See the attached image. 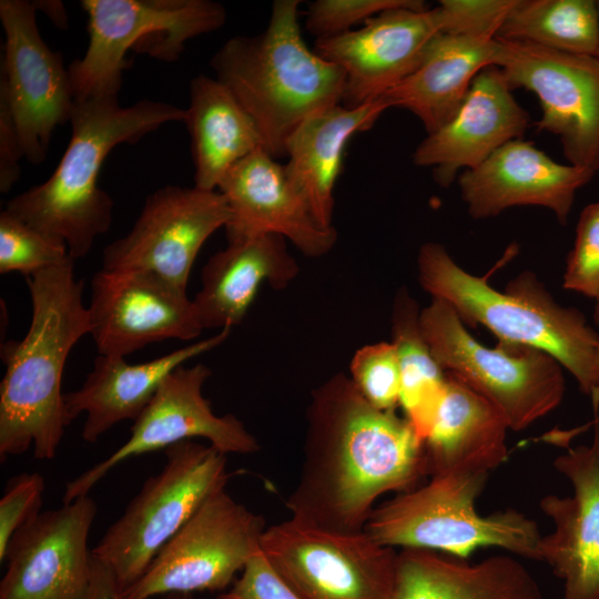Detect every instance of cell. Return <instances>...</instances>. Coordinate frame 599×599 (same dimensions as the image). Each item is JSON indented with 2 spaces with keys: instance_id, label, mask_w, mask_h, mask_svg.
Here are the masks:
<instances>
[{
  "instance_id": "obj_1",
  "label": "cell",
  "mask_w": 599,
  "mask_h": 599,
  "mask_svg": "<svg viewBox=\"0 0 599 599\" xmlns=\"http://www.w3.org/2000/svg\"><path fill=\"white\" fill-rule=\"evenodd\" d=\"M425 476L424 443L408 420L372 406L337 373L312 392L302 469L286 507L322 527L364 530L380 496L408 491Z\"/></svg>"
},
{
  "instance_id": "obj_2",
  "label": "cell",
  "mask_w": 599,
  "mask_h": 599,
  "mask_svg": "<svg viewBox=\"0 0 599 599\" xmlns=\"http://www.w3.org/2000/svg\"><path fill=\"white\" fill-rule=\"evenodd\" d=\"M73 267L71 262L26 277L30 326L22 339L1 345V463L31 446L34 458L53 459L70 425L61 392L63 369L71 349L91 328L83 280L75 278Z\"/></svg>"
},
{
  "instance_id": "obj_3",
  "label": "cell",
  "mask_w": 599,
  "mask_h": 599,
  "mask_svg": "<svg viewBox=\"0 0 599 599\" xmlns=\"http://www.w3.org/2000/svg\"><path fill=\"white\" fill-rule=\"evenodd\" d=\"M185 116V109L162 101L141 100L130 106L120 105L118 98L75 101L71 138L55 170L8 201L4 210L63 241L74 261L84 257L112 224L113 200L98 186L105 158L116 145L134 144Z\"/></svg>"
},
{
  "instance_id": "obj_4",
  "label": "cell",
  "mask_w": 599,
  "mask_h": 599,
  "mask_svg": "<svg viewBox=\"0 0 599 599\" xmlns=\"http://www.w3.org/2000/svg\"><path fill=\"white\" fill-rule=\"evenodd\" d=\"M300 0H275L268 23L255 35L224 42L210 63L254 120L264 150L285 158V144L309 115L342 104L346 74L307 47L298 22Z\"/></svg>"
},
{
  "instance_id": "obj_5",
  "label": "cell",
  "mask_w": 599,
  "mask_h": 599,
  "mask_svg": "<svg viewBox=\"0 0 599 599\" xmlns=\"http://www.w3.org/2000/svg\"><path fill=\"white\" fill-rule=\"evenodd\" d=\"M417 271L424 291L451 306L464 323L484 326L498 342L551 355L591 395L599 334L579 309L557 303L534 273H520L499 291L464 270L436 242L420 246Z\"/></svg>"
},
{
  "instance_id": "obj_6",
  "label": "cell",
  "mask_w": 599,
  "mask_h": 599,
  "mask_svg": "<svg viewBox=\"0 0 599 599\" xmlns=\"http://www.w3.org/2000/svg\"><path fill=\"white\" fill-rule=\"evenodd\" d=\"M489 474L455 471L430 476L420 487L377 506L365 530L392 548H415L468 559L477 549L496 547L538 560L541 534L535 520L507 508L489 515L476 509Z\"/></svg>"
},
{
  "instance_id": "obj_7",
  "label": "cell",
  "mask_w": 599,
  "mask_h": 599,
  "mask_svg": "<svg viewBox=\"0 0 599 599\" xmlns=\"http://www.w3.org/2000/svg\"><path fill=\"white\" fill-rule=\"evenodd\" d=\"M81 7L89 44L68 67L75 101L118 98L129 50L173 62L187 41L219 30L227 17L212 0H82Z\"/></svg>"
},
{
  "instance_id": "obj_8",
  "label": "cell",
  "mask_w": 599,
  "mask_h": 599,
  "mask_svg": "<svg viewBox=\"0 0 599 599\" xmlns=\"http://www.w3.org/2000/svg\"><path fill=\"white\" fill-rule=\"evenodd\" d=\"M420 327L440 367L488 399L510 430L529 427L562 402L565 368L551 355L506 342L487 347L438 298L420 309Z\"/></svg>"
},
{
  "instance_id": "obj_9",
  "label": "cell",
  "mask_w": 599,
  "mask_h": 599,
  "mask_svg": "<svg viewBox=\"0 0 599 599\" xmlns=\"http://www.w3.org/2000/svg\"><path fill=\"white\" fill-rule=\"evenodd\" d=\"M164 454L160 473L144 481L91 550L123 589L143 575L162 546L230 480L226 454L210 444L183 440Z\"/></svg>"
},
{
  "instance_id": "obj_10",
  "label": "cell",
  "mask_w": 599,
  "mask_h": 599,
  "mask_svg": "<svg viewBox=\"0 0 599 599\" xmlns=\"http://www.w3.org/2000/svg\"><path fill=\"white\" fill-rule=\"evenodd\" d=\"M261 551L303 599H394L398 551L365 529L336 530L291 516L265 528Z\"/></svg>"
},
{
  "instance_id": "obj_11",
  "label": "cell",
  "mask_w": 599,
  "mask_h": 599,
  "mask_svg": "<svg viewBox=\"0 0 599 599\" xmlns=\"http://www.w3.org/2000/svg\"><path fill=\"white\" fill-rule=\"evenodd\" d=\"M265 519L222 488L162 546L123 599L222 591L261 551Z\"/></svg>"
},
{
  "instance_id": "obj_12",
  "label": "cell",
  "mask_w": 599,
  "mask_h": 599,
  "mask_svg": "<svg viewBox=\"0 0 599 599\" xmlns=\"http://www.w3.org/2000/svg\"><path fill=\"white\" fill-rule=\"evenodd\" d=\"M498 40L496 67L509 87L540 104L537 131L558 136L568 163L599 171V60L537 44Z\"/></svg>"
},
{
  "instance_id": "obj_13",
  "label": "cell",
  "mask_w": 599,
  "mask_h": 599,
  "mask_svg": "<svg viewBox=\"0 0 599 599\" xmlns=\"http://www.w3.org/2000/svg\"><path fill=\"white\" fill-rule=\"evenodd\" d=\"M211 369L202 363L179 366L161 383L133 422L130 438L109 457L67 483L62 502L90 495L92 488L128 458L203 438L224 454H254L260 444L234 415L217 416L203 395Z\"/></svg>"
},
{
  "instance_id": "obj_14",
  "label": "cell",
  "mask_w": 599,
  "mask_h": 599,
  "mask_svg": "<svg viewBox=\"0 0 599 599\" xmlns=\"http://www.w3.org/2000/svg\"><path fill=\"white\" fill-rule=\"evenodd\" d=\"M32 1L1 0L4 33L0 94L10 109L24 159L41 164L54 129L70 121L75 103L60 52L43 41Z\"/></svg>"
},
{
  "instance_id": "obj_15",
  "label": "cell",
  "mask_w": 599,
  "mask_h": 599,
  "mask_svg": "<svg viewBox=\"0 0 599 599\" xmlns=\"http://www.w3.org/2000/svg\"><path fill=\"white\" fill-rule=\"evenodd\" d=\"M229 220L217 190L161 187L148 195L132 229L104 247L101 270L150 272L186 290L201 247Z\"/></svg>"
},
{
  "instance_id": "obj_16",
  "label": "cell",
  "mask_w": 599,
  "mask_h": 599,
  "mask_svg": "<svg viewBox=\"0 0 599 599\" xmlns=\"http://www.w3.org/2000/svg\"><path fill=\"white\" fill-rule=\"evenodd\" d=\"M90 495L39 512L10 539L0 599H83L90 583L88 539L97 515Z\"/></svg>"
},
{
  "instance_id": "obj_17",
  "label": "cell",
  "mask_w": 599,
  "mask_h": 599,
  "mask_svg": "<svg viewBox=\"0 0 599 599\" xmlns=\"http://www.w3.org/2000/svg\"><path fill=\"white\" fill-rule=\"evenodd\" d=\"M90 335L100 355L125 357L203 331L186 290L143 271H98L91 280Z\"/></svg>"
},
{
  "instance_id": "obj_18",
  "label": "cell",
  "mask_w": 599,
  "mask_h": 599,
  "mask_svg": "<svg viewBox=\"0 0 599 599\" xmlns=\"http://www.w3.org/2000/svg\"><path fill=\"white\" fill-rule=\"evenodd\" d=\"M439 32L437 7L396 8L368 19L358 29L317 39L314 50L344 69L342 104L356 108L378 100L413 73Z\"/></svg>"
},
{
  "instance_id": "obj_19",
  "label": "cell",
  "mask_w": 599,
  "mask_h": 599,
  "mask_svg": "<svg viewBox=\"0 0 599 599\" xmlns=\"http://www.w3.org/2000/svg\"><path fill=\"white\" fill-rule=\"evenodd\" d=\"M554 466L570 481L572 495L540 500L554 529L541 536L538 560L562 580V599H599V410L591 443L568 448Z\"/></svg>"
},
{
  "instance_id": "obj_20",
  "label": "cell",
  "mask_w": 599,
  "mask_h": 599,
  "mask_svg": "<svg viewBox=\"0 0 599 599\" xmlns=\"http://www.w3.org/2000/svg\"><path fill=\"white\" fill-rule=\"evenodd\" d=\"M217 191L230 209L224 227L229 243L274 234L290 240L308 257L323 256L336 244L335 227H325L315 220L284 164L264 149L237 162Z\"/></svg>"
},
{
  "instance_id": "obj_21",
  "label": "cell",
  "mask_w": 599,
  "mask_h": 599,
  "mask_svg": "<svg viewBox=\"0 0 599 599\" xmlns=\"http://www.w3.org/2000/svg\"><path fill=\"white\" fill-rule=\"evenodd\" d=\"M590 170L552 160L530 141L512 140L480 165L457 177L460 197L475 220L514 206H541L568 222L576 194L593 176Z\"/></svg>"
},
{
  "instance_id": "obj_22",
  "label": "cell",
  "mask_w": 599,
  "mask_h": 599,
  "mask_svg": "<svg viewBox=\"0 0 599 599\" xmlns=\"http://www.w3.org/2000/svg\"><path fill=\"white\" fill-rule=\"evenodd\" d=\"M511 91L498 67L481 70L454 118L417 145L413 163L432 167L435 182L448 187L504 144L522 139L529 115Z\"/></svg>"
},
{
  "instance_id": "obj_23",
  "label": "cell",
  "mask_w": 599,
  "mask_h": 599,
  "mask_svg": "<svg viewBox=\"0 0 599 599\" xmlns=\"http://www.w3.org/2000/svg\"><path fill=\"white\" fill-rule=\"evenodd\" d=\"M231 329L223 328L209 338L139 364H129L122 356L99 354L83 384L64 394L69 422L85 413L81 436L89 444L97 443L118 423L134 422L172 370L220 346Z\"/></svg>"
},
{
  "instance_id": "obj_24",
  "label": "cell",
  "mask_w": 599,
  "mask_h": 599,
  "mask_svg": "<svg viewBox=\"0 0 599 599\" xmlns=\"http://www.w3.org/2000/svg\"><path fill=\"white\" fill-rule=\"evenodd\" d=\"M300 272L283 236L267 234L232 242L202 270V287L192 300L203 329L242 323L263 283L286 287Z\"/></svg>"
},
{
  "instance_id": "obj_25",
  "label": "cell",
  "mask_w": 599,
  "mask_h": 599,
  "mask_svg": "<svg viewBox=\"0 0 599 599\" xmlns=\"http://www.w3.org/2000/svg\"><path fill=\"white\" fill-rule=\"evenodd\" d=\"M497 53L495 35L439 32L414 72L380 98L413 113L433 133L458 112L476 75L496 65Z\"/></svg>"
},
{
  "instance_id": "obj_26",
  "label": "cell",
  "mask_w": 599,
  "mask_h": 599,
  "mask_svg": "<svg viewBox=\"0 0 599 599\" xmlns=\"http://www.w3.org/2000/svg\"><path fill=\"white\" fill-rule=\"evenodd\" d=\"M387 109L382 98L356 108L337 104L309 115L287 139L286 174L321 225L333 226L334 190L348 141Z\"/></svg>"
},
{
  "instance_id": "obj_27",
  "label": "cell",
  "mask_w": 599,
  "mask_h": 599,
  "mask_svg": "<svg viewBox=\"0 0 599 599\" xmlns=\"http://www.w3.org/2000/svg\"><path fill=\"white\" fill-rule=\"evenodd\" d=\"M394 599H542L540 586L514 556L479 562L437 551H398Z\"/></svg>"
},
{
  "instance_id": "obj_28",
  "label": "cell",
  "mask_w": 599,
  "mask_h": 599,
  "mask_svg": "<svg viewBox=\"0 0 599 599\" xmlns=\"http://www.w3.org/2000/svg\"><path fill=\"white\" fill-rule=\"evenodd\" d=\"M508 430L502 414L488 399L447 373L441 403L424 441L428 476L489 474L508 458Z\"/></svg>"
},
{
  "instance_id": "obj_29",
  "label": "cell",
  "mask_w": 599,
  "mask_h": 599,
  "mask_svg": "<svg viewBox=\"0 0 599 599\" xmlns=\"http://www.w3.org/2000/svg\"><path fill=\"white\" fill-rule=\"evenodd\" d=\"M189 97L184 123L190 134L194 186L217 190L237 162L264 149L263 139L251 115L216 78L194 77Z\"/></svg>"
},
{
  "instance_id": "obj_30",
  "label": "cell",
  "mask_w": 599,
  "mask_h": 599,
  "mask_svg": "<svg viewBox=\"0 0 599 599\" xmlns=\"http://www.w3.org/2000/svg\"><path fill=\"white\" fill-rule=\"evenodd\" d=\"M392 336L400 369L399 406L424 443L441 403L447 373L430 352L420 327V308L406 287L394 298Z\"/></svg>"
},
{
  "instance_id": "obj_31",
  "label": "cell",
  "mask_w": 599,
  "mask_h": 599,
  "mask_svg": "<svg viewBox=\"0 0 599 599\" xmlns=\"http://www.w3.org/2000/svg\"><path fill=\"white\" fill-rule=\"evenodd\" d=\"M496 38L595 55L599 44L598 1L516 0Z\"/></svg>"
},
{
  "instance_id": "obj_32",
  "label": "cell",
  "mask_w": 599,
  "mask_h": 599,
  "mask_svg": "<svg viewBox=\"0 0 599 599\" xmlns=\"http://www.w3.org/2000/svg\"><path fill=\"white\" fill-rule=\"evenodd\" d=\"M74 262L65 243L32 227L6 210L0 213V273L35 272Z\"/></svg>"
},
{
  "instance_id": "obj_33",
  "label": "cell",
  "mask_w": 599,
  "mask_h": 599,
  "mask_svg": "<svg viewBox=\"0 0 599 599\" xmlns=\"http://www.w3.org/2000/svg\"><path fill=\"white\" fill-rule=\"evenodd\" d=\"M351 380L375 408L395 410L400 398V369L393 342L368 344L356 351L349 364Z\"/></svg>"
},
{
  "instance_id": "obj_34",
  "label": "cell",
  "mask_w": 599,
  "mask_h": 599,
  "mask_svg": "<svg viewBox=\"0 0 599 599\" xmlns=\"http://www.w3.org/2000/svg\"><path fill=\"white\" fill-rule=\"evenodd\" d=\"M427 8L422 0H316L305 12V28L317 39L343 34L396 8Z\"/></svg>"
},
{
  "instance_id": "obj_35",
  "label": "cell",
  "mask_w": 599,
  "mask_h": 599,
  "mask_svg": "<svg viewBox=\"0 0 599 599\" xmlns=\"http://www.w3.org/2000/svg\"><path fill=\"white\" fill-rule=\"evenodd\" d=\"M562 286L593 300L599 295V201L585 206L579 215Z\"/></svg>"
},
{
  "instance_id": "obj_36",
  "label": "cell",
  "mask_w": 599,
  "mask_h": 599,
  "mask_svg": "<svg viewBox=\"0 0 599 599\" xmlns=\"http://www.w3.org/2000/svg\"><path fill=\"white\" fill-rule=\"evenodd\" d=\"M44 479L38 473L12 477L0 499V561L12 536L41 512Z\"/></svg>"
},
{
  "instance_id": "obj_37",
  "label": "cell",
  "mask_w": 599,
  "mask_h": 599,
  "mask_svg": "<svg viewBox=\"0 0 599 599\" xmlns=\"http://www.w3.org/2000/svg\"><path fill=\"white\" fill-rule=\"evenodd\" d=\"M516 0H440L441 32L497 34Z\"/></svg>"
},
{
  "instance_id": "obj_38",
  "label": "cell",
  "mask_w": 599,
  "mask_h": 599,
  "mask_svg": "<svg viewBox=\"0 0 599 599\" xmlns=\"http://www.w3.org/2000/svg\"><path fill=\"white\" fill-rule=\"evenodd\" d=\"M216 599H303L274 571L262 551Z\"/></svg>"
},
{
  "instance_id": "obj_39",
  "label": "cell",
  "mask_w": 599,
  "mask_h": 599,
  "mask_svg": "<svg viewBox=\"0 0 599 599\" xmlns=\"http://www.w3.org/2000/svg\"><path fill=\"white\" fill-rule=\"evenodd\" d=\"M24 158L22 145L10 109L0 94V192L8 193L18 182Z\"/></svg>"
},
{
  "instance_id": "obj_40",
  "label": "cell",
  "mask_w": 599,
  "mask_h": 599,
  "mask_svg": "<svg viewBox=\"0 0 599 599\" xmlns=\"http://www.w3.org/2000/svg\"><path fill=\"white\" fill-rule=\"evenodd\" d=\"M83 599H123V588L114 573L93 555L91 579Z\"/></svg>"
},
{
  "instance_id": "obj_41",
  "label": "cell",
  "mask_w": 599,
  "mask_h": 599,
  "mask_svg": "<svg viewBox=\"0 0 599 599\" xmlns=\"http://www.w3.org/2000/svg\"><path fill=\"white\" fill-rule=\"evenodd\" d=\"M35 10H41L59 29H67L68 14L61 1H32Z\"/></svg>"
},
{
  "instance_id": "obj_42",
  "label": "cell",
  "mask_w": 599,
  "mask_h": 599,
  "mask_svg": "<svg viewBox=\"0 0 599 599\" xmlns=\"http://www.w3.org/2000/svg\"><path fill=\"white\" fill-rule=\"evenodd\" d=\"M595 372H596V382H595V388L590 395V398H591L593 410H599V346H598L597 355H596Z\"/></svg>"
},
{
  "instance_id": "obj_43",
  "label": "cell",
  "mask_w": 599,
  "mask_h": 599,
  "mask_svg": "<svg viewBox=\"0 0 599 599\" xmlns=\"http://www.w3.org/2000/svg\"><path fill=\"white\" fill-rule=\"evenodd\" d=\"M163 599H196L191 593H169Z\"/></svg>"
},
{
  "instance_id": "obj_44",
  "label": "cell",
  "mask_w": 599,
  "mask_h": 599,
  "mask_svg": "<svg viewBox=\"0 0 599 599\" xmlns=\"http://www.w3.org/2000/svg\"><path fill=\"white\" fill-rule=\"evenodd\" d=\"M595 301H596V304H595V309H593V322H595V325L599 329V295L597 296Z\"/></svg>"
},
{
  "instance_id": "obj_45",
  "label": "cell",
  "mask_w": 599,
  "mask_h": 599,
  "mask_svg": "<svg viewBox=\"0 0 599 599\" xmlns=\"http://www.w3.org/2000/svg\"><path fill=\"white\" fill-rule=\"evenodd\" d=\"M598 6H599V1H598ZM595 57L599 60V44H598V48H597V51H596Z\"/></svg>"
}]
</instances>
